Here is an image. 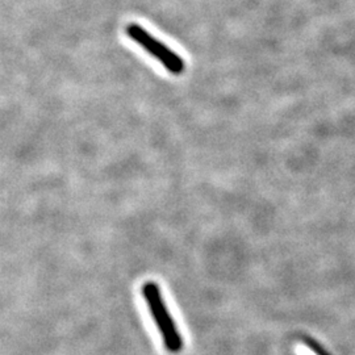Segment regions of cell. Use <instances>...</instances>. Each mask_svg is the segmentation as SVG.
Listing matches in <instances>:
<instances>
[{"label":"cell","mask_w":355,"mask_h":355,"mask_svg":"<svg viewBox=\"0 0 355 355\" xmlns=\"http://www.w3.org/2000/svg\"><path fill=\"white\" fill-rule=\"evenodd\" d=\"M142 296L150 309V313L157 328L162 334L166 349L173 354L182 352V347H183L182 336L178 331L177 325L162 299L159 286L155 282H146L142 286Z\"/></svg>","instance_id":"cell-1"},{"label":"cell","mask_w":355,"mask_h":355,"mask_svg":"<svg viewBox=\"0 0 355 355\" xmlns=\"http://www.w3.org/2000/svg\"><path fill=\"white\" fill-rule=\"evenodd\" d=\"M127 33L129 37L136 41L146 51H149L154 58L159 60L161 64L173 74H182L184 70L183 60L171 49H168L162 42L153 37L142 26L137 24L128 26Z\"/></svg>","instance_id":"cell-2"},{"label":"cell","mask_w":355,"mask_h":355,"mask_svg":"<svg viewBox=\"0 0 355 355\" xmlns=\"http://www.w3.org/2000/svg\"><path fill=\"white\" fill-rule=\"evenodd\" d=\"M302 341H303V343H304L305 346H306L311 352H313L316 355H331L329 352L327 350V347H324L321 343L316 341L315 338L309 337V336H303V337H302Z\"/></svg>","instance_id":"cell-3"}]
</instances>
